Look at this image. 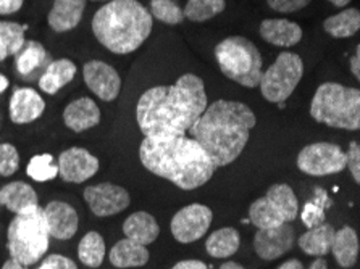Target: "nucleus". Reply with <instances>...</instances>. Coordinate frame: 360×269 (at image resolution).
I'll list each match as a JSON object with an SVG mask.
<instances>
[{"label":"nucleus","mask_w":360,"mask_h":269,"mask_svg":"<svg viewBox=\"0 0 360 269\" xmlns=\"http://www.w3.org/2000/svg\"><path fill=\"white\" fill-rule=\"evenodd\" d=\"M209 105L205 84L184 73L170 86H155L139 97L136 122L146 137L186 136Z\"/></svg>","instance_id":"nucleus-1"},{"label":"nucleus","mask_w":360,"mask_h":269,"mask_svg":"<svg viewBox=\"0 0 360 269\" xmlns=\"http://www.w3.org/2000/svg\"><path fill=\"white\" fill-rule=\"evenodd\" d=\"M139 158L146 169L183 190H194L209 183L215 164L193 137H144Z\"/></svg>","instance_id":"nucleus-2"},{"label":"nucleus","mask_w":360,"mask_h":269,"mask_svg":"<svg viewBox=\"0 0 360 269\" xmlns=\"http://www.w3.org/2000/svg\"><path fill=\"white\" fill-rule=\"evenodd\" d=\"M255 123L257 118L245 103L217 100L207 105L189 133L210 157L215 168H223L238 160Z\"/></svg>","instance_id":"nucleus-3"},{"label":"nucleus","mask_w":360,"mask_h":269,"mask_svg":"<svg viewBox=\"0 0 360 269\" xmlns=\"http://www.w3.org/2000/svg\"><path fill=\"white\" fill-rule=\"evenodd\" d=\"M154 20L138 0H110L92 18V32L107 51L133 53L150 36Z\"/></svg>","instance_id":"nucleus-4"},{"label":"nucleus","mask_w":360,"mask_h":269,"mask_svg":"<svg viewBox=\"0 0 360 269\" xmlns=\"http://www.w3.org/2000/svg\"><path fill=\"white\" fill-rule=\"evenodd\" d=\"M310 117L335 129L360 128V91L338 82L321 84L310 102Z\"/></svg>","instance_id":"nucleus-5"},{"label":"nucleus","mask_w":360,"mask_h":269,"mask_svg":"<svg viewBox=\"0 0 360 269\" xmlns=\"http://www.w3.org/2000/svg\"><path fill=\"white\" fill-rule=\"evenodd\" d=\"M49 234L44 208L37 205L31 210L15 215L7 229V249L12 260L30 268L41 261L49 250Z\"/></svg>","instance_id":"nucleus-6"},{"label":"nucleus","mask_w":360,"mask_h":269,"mask_svg":"<svg viewBox=\"0 0 360 269\" xmlns=\"http://www.w3.org/2000/svg\"><path fill=\"white\" fill-rule=\"evenodd\" d=\"M215 58L221 73L243 87L260 84L264 62L257 46L243 36H230L215 47Z\"/></svg>","instance_id":"nucleus-7"},{"label":"nucleus","mask_w":360,"mask_h":269,"mask_svg":"<svg viewBox=\"0 0 360 269\" xmlns=\"http://www.w3.org/2000/svg\"><path fill=\"white\" fill-rule=\"evenodd\" d=\"M304 76V62L297 53L283 52L278 55L275 63L262 73L260 92L266 102L283 105Z\"/></svg>","instance_id":"nucleus-8"},{"label":"nucleus","mask_w":360,"mask_h":269,"mask_svg":"<svg viewBox=\"0 0 360 269\" xmlns=\"http://www.w3.org/2000/svg\"><path fill=\"white\" fill-rule=\"evenodd\" d=\"M297 168L309 176H330L346 169V153L340 145L315 142L305 145L297 155Z\"/></svg>","instance_id":"nucleus-9"},{"label":"nucleus","mask_w":360,"mask_h":269,"mask_svg":"<svg viewBox=\"0 0 360 269\" xmlns=\"http://www.w3.org/2000/svg\"><path fill=\"white\" fill-rule=\"evenodd\" d=\"M212 219H214V213L209 206L200 205V203L184 206L178 213H174L172 219L170 229L173 237L179 244H193L207 234Z\"/></svg>","instance_id":"nucleus-10"},{"label":"nucleus","mask_w":360,"mask_h":269,"mask_svg":"<svg viewBox=\"0 0 360 269\" xmlns=\"http://www.w3.org/2000/svg\"><path fill=\"white\" fill-rule=\"evenodd\" d=\"M83 197L89 210L99 218L118 215L127 210L131 203L128 190L112 183L87 185Z\"/></svg>","instance_id":"nucleus-11"},{"label":"nucleus","mask_w":360,"mask_h":269,"mask_svg":"<svg viewBox=\"0 0 360 269\" xmlns=\"http://www.w3.org/2000/svg\"><path fill=\"white\" fill-rule=\"evenodd\" d=\"M58 178L63 183L83 184L99 171V158L83 147H70L57 158Z\"/></svg>","instance_id":"nucleus-12"},{"label":"nucleus","mask_w":360,"mask_h":269,"mask_svg":"<svg viewBox=\"0 0 360 269\" xmlns=\"http://www.w3.org/2000/svg\"><path fill=\"white\" fill-rule=\"evenodd\" d=\"M83 78L92 94L103 102H113L122 92L118 71L102 60H91L83 67Z\"/></svg>","instance_id":"nucleus-13"},{"label":"nucleus","mask_w":360,"mask_h":269,"mask_svg":"<svg viewBox=\"0 0 360 269\" xmlns=\"http://www.w3.org/2000/svg\"><path fill=\"white\" fill-rule=\"evenodd\" d=\"M296 244V232L289 223L276 228L257 229L254 235V250L262 260L274 261L288 254Z\"/></svg>","instance_id":"nucleus-14"},{"label":"nucleus","mask_w":360,"mask_h":269,"mask_svg":"<svg viewBox=\"0 0 360 269\" xmlns=\"http://www.w3.org/2000/svg\"><path fill=\"white\" fill-rule=\"evenodd\" d=\"M47 229L51 237L57 240H70L79 226V218L75 208L67 202L52 200L44 208Z\"/></svg>","instance_id":"nucleus-15"},{"label":"nucleus","mask_w":360,"mask_h":269,"mask_svg":"<svg viewBox=\"0 0 360 269\" xmlns=\"http://www.w3.org/2000/svg\"><path fill=\"white\" fill-rule=\"evenodd\" d=\"M46 110V100L31 87H18L10 97L8 114L15 124H30L39 119Z\"/></svg>","instance_id":"nucleus-16"},{"label":"nucleus","mask_w":360,"mask_h":269,"mask_svg":"<svg viewBox=\"0 0 360 269\" xmlns=\"http://www.w3.org/2000/svg\"><path fill=\"white\" fill-rule=\"evenodd\" d=\"M63 123L73 133H84L101 123V108L89 97H79L63 110Z\"/></svg>","instance_id":"nucleus-17"},{"label":"nucleus","mask_w":360,"mask_h":269,"mask_svg":"<svg viewBox=\"0 0 360 269\" xmlns=\"http://www.w3.org/2000/svg\"><path fill=\"white\" fill-rule=\"evenodd\" d=\"M262 39L275 47H292L302 41V27L285 18H266L260 23Z\"/></svg>","instance_id":"nucleus-18"},{"label":"nucleus","mask_w":360,"mask_h":269,"mask_svg":"<svg viewBox=\"0 0 360 269\" xmlns=\"http://www.w3.org/2000/svg\"><path fill=\"white\" fill-rule=\"evenodd\" d=\"M86 0H53L47 15V25L53 32H68L81 23Z\"/></svg>","instance_id":"nucleus-19"},{"label":"nucleus","mask_w":360,"mask_h":269,"mask_svg":"<svg viewBox=\"0 0 360 269\" xmlns=\"http://www.w3.org/2000/svg\"><path fill=\"white\" fill-rule=\"evenodd\" d=\"M0 205L15 215H20L39 205V197L30 184L23 181H13L0 188Z\"/></svg>","instance_id":"nucleus-20"},{"label":"nucleus","mask_w":360,"mask_h":269,"mask_svg":"<svg viewBox=\"0 0 360 269\" xmlns=\"http://www.w3.org/2000/svg\"><path fill=\"white\" fill-rule=\"evenodd\" d=\"M123 234L124 237L147 247L160 234V226L157 219L147 211H136L129 215L123 223Z\"/></svg>","instance_id":"nucleus-21"},{"label":"nucleus","mask_w":360,"mask_h":269,"mask_svg":"<svg viewBox=\"0 0 360 269\" xmlns=\"http://www.w3.org/2000/svg\"><path fill=\"white\" fill-rule=\"evenodd\" d=\"M149 250L147 247L141 245L138 242H133L129 239H122L112 247L108 251V260L118 269L127 268H139L147 265L149 261Z\"/></svg>","instance_id":"nucleus-22"},{"label":"nucleus","mask_w":360,"mask_h":269,"mask_svg":"<svg viewBox=\"0 0 360 269\" xmlns=\"http://www.w3.org/2000/svg\"><path fill=\"white\" fill-rule=\"evenodd\" d=\"M76 65L68 58H58L49 65L39 78V87L49 96H56L60 89L70 84L76 76Z\"/></svg>","instance_id":"nucleus-23"},{"label":"nucleus","mask_w":360,"mask_h":269,"mask_svg":"<svg viewBox=\"0 0 360 269\" xmlns=\"http://www.w3.org/2000/svg\"><path fill=\"white\" fill-rule=\"evenodd\" d=\"M341 268H352L359 260V235L351 226L335 230L331 251Z\"/></svg>","instance_id":"nucleus-24"},{"label":"nucleus","mask_w":360,"mask_h":269,"mask_svg":"<svg viewBox=\"0 0 360 269\" xmlns=\"http://www.w3.org/2000/svg\"><path fill=\"white\" fill-rule=\"evenodd\" d=\"M333 237H335V228L328 223H321L315 228H309L299 237V247L304 254L323 258L331 251Z\"/></svg>","instance_id":"nucleus-25"},{"label":"nucleus","mask_w":360,"mask_h":269,"mask_svg":"<svg viewBox=\"0 0 360 269\" xmlns=\"http://www.w3.org/2000/svg\"><path fill=\"white\" fill-rule=\"evenodd\" d=\"M266 202L283 218L285 223H291L299 215V203L294 190L288 184H274L265 194Z\"/></svg>","instance_id":"nucleus-26"},{"label":"nucleus","mask_w":360,"mask_h":269,"mask_svg":"<svg viewBox=\"0 0 360 269\" xmlns=\"http://www.w3.org/2000/svg\"><path fill=\"white\" fill-rule=\"evenodd\" d=\"M241 245V237L234 228H221L212 232L205 242L207 254L212 258H228L236 254Z\"/></svg>","instance_id":"nucleus-27"},{"label":"nucleus","mask_w":360,"mask_h":269,"mask_svg":"<svg viewBox=\"0 0 360 269\" xmlns=\"http://www.w3.org/2000/svg\"><path fill=\"white\" fill-rule=\"evenodd\" d=\"M360 27V12L357 8H345L323 21V29L331 37L346 39L356 34Z\"/></svg>","instance_id":"nucleus-28"},{"label":"nucleus","mask_w":360,"mask_h":269,"mask_svg":"<svg viewBox=\"0 0 360 269\" xmlns=\"http://www.w3.org/2000/svg\"><path fill=\"white\" fill-rule=\"evenodd\" d=\"M26 29H28L26 25L13 23V21H0V63L21 51V47L26 42Z\"/></svg>","instance_id":"nucleus-29"},{"label":"nucleus","mask_w":360,"mask_h":269,"mask_svg":"<svg viewBox=\"0 0 360 269\" xmlns=\"http://www.w3.org/2000/svg\"><path fill=\"white\" fill-rule=\"evenodd\" d=\"M78 258L84 266L97 269L101 268L105 258V240L96 230L87 232L78 245Z\"/></svg>","instance_id":"nucleus-30"},{"label":"nucleus","mask_w":360,"mask_h":269,"mask_svg":"<svg viewBox=\"0 0 360 269\" xmlns=\"http://www.w3.org/2000/svg\"><path fill=\"white\" fill-rule=\"evenodd\" d=\"M226 7L225 0H188L184 5V18H188L194 23L215 18Z\"/></svg>","instance_id":"nucleus-31"},{"label":"nucleus","mask_w":360,"mask_h":269,"mask_svg":"<svg viewBox=\"0 0 360 269\" xmlns=\"http://www.w3.org/2000/svg\"><path fill=\"white\" fill-rule=\"evenodd\" d=\"M46 48L41 42L28 41L21 47V51L16 53V70L21 76H26L34 71L46 60Z\"/></svg>","instance_id":"nucleus-32"},{"label":"nucleus","mask_w":360,"mask_h":269,"mask_svg":"<svg viewBox=\"0 0 360 269\" xmlns=\"http://www.w3.org/2000/svg\"><path fill=\"white\" fill-rule=\"evenodd\" d=\"M26 174L36 183H49L58 178V164L51 153H39L30 160Z\"/></svg>","instance_id":"nucleus-33"},{"label":"nucleus","mask_w":360,"mask_h":269,"mask_svg":"<svg viewBox=\"0 0 360 269\" xmlns=\"http://www.w3.org/2000/svg\"><path fill=\"white\" fill-rule=\"evenodd\" d=\"M330 205H331V202L328 199V194H326L323 189L317 188L314 194V200L305 203L302 208V213H301L302 223L307 228H315V226H319V224L325 223L326 208H328Z\"/></svg>","instance_id":"nucleus-34"},{"label":"nucleus","mask_w":360,"mask_h":269,"mask_svg":"<svg viewBox=\"0 0 360 269\" xmlns=\"http://www.w3.org/2000/svg\"><path fill=\"white\" fill-rule=\"evenodd\" d=\"M249 221L257 229H269L286 224L283 221V218L271 208L270 203L266 202L265 197L252 202V205L249 206Z\"/></svg>","instance_id":"nucleus-35"},{"label":"nucleus","mask_w":360,"mask_h":269,"mask_svg":"<svg viewBox=\"0 0 360 269\" xmlns=\"http://www.w3.org/2000/svg\"><path fill=\"white\" fill-rule=\"evenodd\" d=\"M149 13L162 23L172 26L183 23L184 20L183 8L174 0H150Z\"/></svg>","instance_id":"nucleus-36"},{"label":"nucleus","mask_w":360,"mask_h":269,"mask_svg":"<svg viewBox=\"0 0 360 269\" xmlns=\"http://www.w3.org/2000/svg\"><path fill=\"white\" fill-rule=\"evenodd\" d=\"M20 168L18 148L12 144H0V176L10 178Z\"/></svg>","instance_id":"nucleus-37"},{"label":"nucleus","mask_w":360,"mask_h":269,"mask_svg":"<svg viewBox=\"0 0 360 269\" xmlns=\"http://www.w3.org/2000/svg\"><path fill=\"white\" fill-rule=\"evenodd\" d=\"M346 153V168L351 171L354 183H360V145L359 142H351Z\"/></svg>","instance_id":"nucleus-38"},{"label":"nucleus","mask_w":360,"mask_h":269,"mask_svg":"<svg viewBox=\"0 0 360 269\" xmlns=\"http://www.w3.org/2000/svg\"><path fill=\"white\" fill-rule=\"evenodd\" d=\"M269 7L278 13H294L310 4V0H266Z\"/></svg>","instance_id":"nucleus-39"},{"label":"nucleus","mask_w":360,"mask_h":269,"mask_svg":"<svg viewBox=\"0 0 360 269\" xmlns=\"http://www.w3.org/2000/svg\"><path fill=\"white\" fill-rule=\"evenodd\" d=\"M37 269H78V265L72 260V258L52 254L46 256Z\"/></svg>","instance_id":"nucleus-40"},{"label":"nucleus","mask_w":360,"mask_h":269,"mask_svg":"<svg viewBox=\"0 0 360 269\" xmlns=\"http://www.w3.org/2000/svg\"><path fill=\"white\" fill-rule=\"evenodd\" d=\"M23 4L25 0H0V16H7L20 12Z\"/></svg>","instance_id":"nucleus-41"},{"label":"nucleus","mask_w":360,"mask_h":269,"mask_svg":"<svg viewBox=\"0 0 360 269\" xmlns=\"http://www.w3.org/2000/svg\"><path fill=\"white\" fill-rule=\"evenodd\" d=\"M172 269H209L204 261L200 260H184L174 265Z\"/></svg>","instance_id":"nucleus-42"},{"label":"nucleus","mask_w":360,"mask_h":269,"mask_svg":"<svg viewBox=\"0 0 360 269\" xmlns=\"http://www.w3.org/2000/svg\"><path fill=\"white\" fill-rule=\"evenodd\" d=\"M349 68H351L352 74L356 76V79H360V46L356 47V53L349 62Z\"/></svg>","instance_id":"nucleus-43"},{"label":"nucleus","mask_w":360,"mask_h":269,"mask_svg":"<svg viewBox=\"0 0 360 269\" xmlns=\"http://www.w3.org/2000/svg\"><path fill=\"white\" fill-rule=\"evenodd\" d=\"M278 269H304V265L299 260H296V258H292V260H288L286 263H283Z\"/></svg>","instance_id":"nucleus-44"},{"label":"nucleus","mask_w":360,"mask_h":269,"mask_svg":"<svg viewBox=\"0 0 360 269\" xmlns=\"http://www.w3.org/2000/svg\"><path fill=\"white\" fill-rule=\"evenodd\" d=\"M309 269H328V263L325 261V258H317Z\"/></svg>","instance_id":"nucleus-45"},{"label":"nucleus","mask_w":360,"mask_h":269,"mask_svg":"<svg viewBox=\"0 0 360 269\" xmlns=\"http://www.w3.org/2000/svg\"><path fill=\"white\" fill-rule=\"evenodd\" d=\"M0 269H26V268L21 266L20 263H16L15 260H12V258H10V260H7V261L4 263L2 268H0Z\"/></svg>","instance_id":"nucleus-46"},{"label":"nucleus","mask_w":360,"mask_h":269,"mask_svg":"<svg viewBox=\"0 0 360 269\" xmlns=\"http://www.w3.org/2000/svg\"><path fill=\"white\" fill-rule=\"evenodd\" d=\"M8 86H10V82L7 79V76H4L2 73H0V94H4V92L8 89Z\"/></svg>","instance_id":"nucleus-47"},{"label":"nucleus","mask_w":360,"mask_h":269,"mask_svg":"<svg viewBox=\"0 0 360 269\" xmlns=\"http://www.w3.org/2000/svg\"><path fill=\"white\" fill-rule=\"evenodd\" d=\"M328 2L335 5V7H347L351 0H328Z\"/></svg>","instance_id":"nucleus-48"},{"label":"nucleus","mask_w":360,"mask_h":269,"mask_svg":"<svg viewBox=\"0 0 360 269\" xmlns=\"http://www.w3.org/2000/svg\"><path fill=\"white\" fill-rule=\"evenodd\" d=\"M220 269H244L241 265H238V263H233V261H228L225 265H221Z\"/></svg>","instance_id":"nucleus-49"},{"label":"nucleus","mask_w":360,"mask_h":269,"mask_svg":"<svg viewBox=\"0 0 360 269\" xmlns=\"http://www.w3.org/2000/svg\"><path fill=\"white\" fill-rule=\"evenodd\" d=\"M105 2H110V0H105Z\"/></svg>","instance_id":"nucleus-50"}]
</instances>
